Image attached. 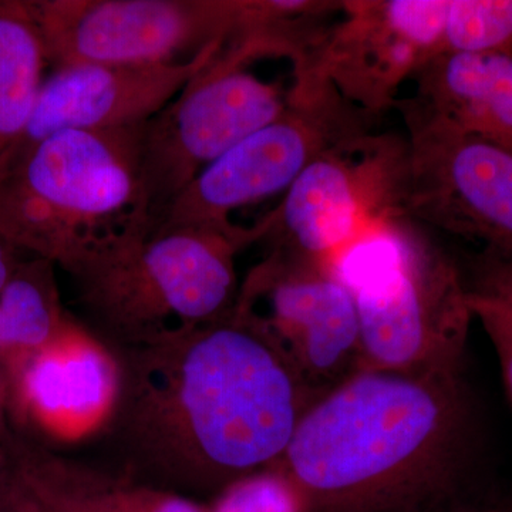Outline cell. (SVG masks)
<instances>
[{
  "label": "cell",
  "instance_id": "cell-1",
  "mask_svg": "<svg viewBox=\"0 0 512 512\" xmlns=\"http://www.w3.org/2000/svg\"><path fill=\"white\" fill-rule=\"evenodd\" d=\"M106 429L124 476L180 494L224 493L281 460L318 400L249 316L121 348Z\"/></svg>",
  "mask_w": 512,
  "mask_h": 512
},
{
  "label": "cell",
  "instance_id": "cell-2",
  "mask_svg": "<svg viewBox=\"0 0 512 512\" xmlns=\"http://www.w3.org/2000/svg\"><path fill=\"white\" fill-rule=\"evenodd\" d=\"M461 373L360 369L306 410L271 468L301 512H436L477 483Z\"/></svg>",
  "mask_w": 512,
  "mask_h": 512
},
{
  "label": "cell",
  "instance_id": "cell-3",
  "mask_svg": "<svg viewBox=\"0 0 512 512\" xmlns=\"http://www.w3.org/2000/svg\"><path fill=\"white\" fill-rule=\"evenodd\" d=\"M268 229L266 217L254 227L136 225L74 272L80 303L121 348L214 322L237 302L235 258Z\"/></svg>",
  "mask_w": 512,
  "mask_h": 512
},
{
  "label": "cell",
  "instance_id": "cell-4",
  "mask_svg": "<svg viewBox=\"0 0 512 512\" xmlns=\"http://www.w3.org/2000/svg\"><path fill=\"white\" fill-rule=\"evenodd\" d=\"M144 124L66 130L37 143L0 174V238L73 275L136 225Z\"/></svg>",
  "mask_w": 512,
  "mask_h": 512
},
{
  "label": "cell",
  "instance_id": "cell-5",
  "mask_svg": "<svg viewBox=\"0 0 512 512\" xmlns=\"http://www.w3.org/2000/svg\"><path fill=\"white\" fill-rule=\"evenodd\" d=\"M379 258L352 285L360 325V369L407 375L463 372L474 319L466 276L429 229L392 225Z\"/></svg>",
  "mask_w": 512,
  "mask_h": 512
},
{
  "label": "cell",
  "instance_id": "cell-6",
  "mask_svg": "<svg viewBox=\"0 0 512 512\" xmlns=\"http://www.w3.org/2000/svg\"><path fill=\"white\" fill-rule=\"evenodd\" d=\"M407 140L367 131L312 161L266 217L274 249L340 264L345 252L406 220Z\"/></svg>",
  "mask_w": 512,
  "mask_h": 512
},
{
  "label": "cell",
  "instance_id": "cell-7",
  "mask_svg": "<svg viewBox=\"0 0 512 512\" xmlns=\"http://www.w3.org/2000/svg\"><path fill=\"white\" fill-rule=\"evenodd\" d=\"M376 120L330 84L292 86L278 119L204 168L148 229L228 224L232 211L288 190L320 154L375 130Z\"/></svg>",
  "mask_w": 512,
  "mask_h": 512
},
{
  "label": "cell",
  "instance_id": "cell-8",
  "mask_svg": "<svg viewBox=\"0 0 512 512\" xmlns=\"http://www.w3.org/2000/svg\"><path fill=\"white\" fill-rule=\"evenodd\" d=\"M218 53L141 131L138 214L146 227L249 134L278 119L286 94Z\"/></svg>",
  "mask_w": 512,
  "mask_h": 512
},
{
  "label": "cell",
  "instance_id": "cell-9",
  "mask_svg": "<svg viewBox=\"0 0 512 512\" xmlns=\"http://www.w3.org/2000/svg\"><path fill=\"white\" fill-rule=\"evenodd\" d=\"M394 109L407 128L406 220L512 258V153L463 133L416 99Z\"/></svg>",
  "mask_w": 512,
  "mask_h": 512
},
{
  "label": "cell",
  "instance_id": "cell-10",
  "mask_svg": "<svg viewBox=\"0 0 512 512\" xmlns=\"http://www.w3.org/2000/svg\"><path fill=\"white\" fill-rule=\"evenodd\" d=\"M235 305L318 399L359 372L356 295L338 266L272 249L249 272Z\"/></svg>",
  "mask_w": 512,
  "mask_h": 512
},
{
  "label": "cell",
  "instance_id": "cell-11",
  "mask_svg": "<svg viewBox=\"0 0 512 512\" xmlns=\"http://www.w3.org/2000/svg\"><path fill=\"white\" fill-rule=\"evenodd\" d=\"M47 66L177 63L224 43L235 0H32Z\"/></svg>",
  "mask_w": 512,
  "mask_h": 512
},
{
  "label": "cell",
  "instance_id": "cell-12",
  "mask_svg": "<svg viewBox=\"0 0 512 512\" xmlns=\"http://www.w3.org/2000/svg\"><path fill=\"white\" fill-rule=\"evenodd\" d=\"M447 0H342L330 26L293 83L330 84L357 109L379 117L397 92L441 53Z\"/></svg>",
  "mask_w": 512,
  "mask_h": 512
},
{
  "label": "cell",
  "instance_id": "cell-13",
  "mask_svg": "<svg viewBox=\"0 0 512 512\" xmlns=\"http://www.w3.org/2000/svg\"><path fill=\"white\" fill-rule=\"evenodd\" d=\"M221 50L222 42H212L184 62L53 70L42 84L28 128L5 171L29 148L60 131L116 130L147 123Z\"/></svg>",
  "mask_w": 512,
  "mask_h": 512
},
{
  "label": "cell",
  "instance_id": "cell-14",
  "mask_svg": "<svg viewBox=\"0 0 512 512\" xmlns=\"http://www.w3.org/2000/svg\"><path fill=\"white\" fill-rule=\"evenodd\" d=\"M8 402L30 427L73 440L109 421L117 396V363L76 323L6 370Z\"/></svg>",
  "mask_w": 512,
  "mask_h": 512
},
{
  "label": "cell",
  "instance_id": "cell-15",
  "mask_svg": "<svg viewBox=\"0 0 512 512\" xmlns=\"http://www.w3.org/2000/svg\"><path fill=\"white\" fill-rule=\"evenodd\" d=\"M413 80L434 116L512 153V55L439 53Z\"/></svg>",
  "mask_w": 512,
  "mask_h": 512
},
{
  "label": "cell",
  "instance_id": "cell-16",
  "mask_svg": "<svg viewBox=\"0 0 512 512\" xmlns=\"http://www.w3.org/2000/svg\"><path fill=\"white\" fill-rule=\"evenodd\" d=\"M30 478L53 512H204L183 495L110 477L19 439Z\"/></svg>",
  "mask_w": 512,
  "mask_h": 512
},
{
  "label": "cell",
  "instance_id": "cell-17",
  "mask_svg": "<svg viewBox=\"0 0 512 512\" xmlns=\"http://www.w3.org/2000/svg\"><path fill=\"white\" fill-rule=\"evenodd\" d=\"M47 67L32 0H0V174L28 128Z\"/></svg>",
  "mask_w": 512,
  "mask_h": 512
},
{
  "label": "cell",
  "instance_id": "cell-18",
  "mask_svg": "<svg viewBox=\"0 0 512 512\" xmlns=\"http://www.w3.org/2000/svg\"><path fill=\"white\" fill-rule=\"evenodd\" d=\"M55 268L47 259L23 256L0 289V366L5 373L72 323L60 303Z\"/></svg>",
  "mask_w": 512,
  "mask_h": 512
},
{
  "label": "cell",
  "instance_id": "cell-19",
  "mask_svg": "<svg viewBox=\"0 0 512 512\" xmlns=\"http://www.w3.org/2000/svg\"><path fill=\"white\" fill-rule=\"evenodd\" d=\"M443 52L512 55V0H447Z\"/></svg>",
  "mask_w": 512,
  "mask_h": 512
},
{
  "label": "cell",
  "instance_id": "cell-20",
  "mask_svg": "<svg viewBox=\"0 0 512 512\" xmlns=\"http://www.w3.org/2000/svg\"><path fill=\"white\" fill-rule=\"evenodd\" d=\"M0 512H53L30 478L15 437L0 440Z\"/></svg>",
  "mask_w": 512,
  "mask_h": 512
},
{
  "label": "cell",
  "instance_id": "cell-21",
  "mask_svg": "<svg viewBox=\"0 0 512 512\" xmlns=\"http://www.w3.org/2000/svg\"><path fill=\"white\" fill-rule=\"evenodd\" d=\"M468 302L474 318L480 320L493 343L512 403V302L473 289H468Z\"/></svg>",
  "mask_w": 512,
  "mask_h": 512
},
{
  "label": "cell",
  "instance_id": "cell-22",
  "mask_svg": "<svg viewBox=\"0 0 512 512\" xmlns=\"http://www.w3.org/2000/svg\"><path fill=\"white\" fill-rule=\"evenodd\" d=\"M468 289L490 293L512 302V258L480 254L471 265Z\"/></svg>",
  "mask_w": 512,
  "mask_h": 512
},
{
  "label": "cell",
  "instance_id": "cell-23",
  "mask_svg": "<svg viewBox=\"0 0 512 512\" xmlns=\"http://www.w3.org/2000/svg\"><path fill=\"white\" fill-rule=\"evenodd\" d=\"M436 512H512V491L478 480Z\"/></svg>",
  "mask_w": 512,
  "mask_h": 512
},
{
  "label": "cell",
  "instance_id": "cell-24",
  "mask_svg": "<svg viewBox=\"0 0 512 512\" xmlns=\"http://www.w3.org/2000/svg\"><path fill=\"white\" fill-rule=\"evenodd\" d=\"M23 256L26 255L0 238V289L8 282Z\"/></svg>",
  "mask_w": 512,
  "mask_h": 512
},
{
  "label": "cell",
  "instance_id": "cell-25",
  "mask_svg": "<svg viewBox=\"0 0 512 512\" xmlns=\"http://www.w3.org/2000/svg\"><path fill=\"white\" fill-rule=\"evenodd\" d=\"M8 403V382H6L5 370L0 366V414Z\"/></svg>",
  "mask_w": 512,
  "mask_h": 512
}]
</instances>
